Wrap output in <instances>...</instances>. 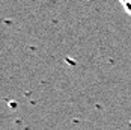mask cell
<instances>
[{
	"label": "cell",
	"mask_w": 131,
	"mask_h": 130,
	"mask_svg": "<svg viewBox=\"0 0 131 130\" xmlns=\"http://www.w3.org/2000/svg\"><path fill=\"white\" fill-rule=\"evenodd\" d=\"M119 2H121V3H122V5H125V3H128V2H130V0H119Z\"/></svg>",
	"instance_id": "cell-2"
},
{
	"label": "cell",
	"mask_w": 131,
	"mask_h": 130,
	"mask_svg": "<svg viewBox=\"0 0 131 130\" xmlns=\"http://www.w3.org/2000/svg\"><path fill=\"white\" fill-rule=\"evenodd\" d=\"M124 8H125V11L131 15V0L128 2V3H125V5H124Z\"/></svg>",
	"instance_id": "cell-1"
}]
</instances>
